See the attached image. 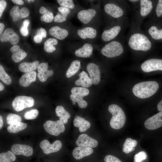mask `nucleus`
Here are the masks:
<instances>
[{
	"label": "nucleus",
	"instance_id": "052dcab7",
	"mask_svg": "<svg viewBox=\"0 0 162 162\" xmlns=\"http://www.w3.org/2000/svg\"><path fill=\"white\" fill-rule=\"evenodd\" d=\"M130 1H131V2H137V1H138V0H130Z\"/></svg>",
	"mask_w": 162,
	"mask_h": 162
},
{
	"label": "nucleus",
	"instance_id": "4468645a",
	"mask_svg": "<svg viewBox=\"0 0 162 162\" xmlns=\"http://www.w3.org/2000/svg\"><path fill=\"white\" fill-rule=\"evenodd\" d=\"M11 151L16 155H22L27 157L31 156L33 152V149L31 146L19 144L13 145L11 147Z\"/></svg>",
	"mask_w": 162,
	"mask_h": 162
},
{
	"label": "nucleus",
	"instance_id": "473e14b6",
	"mask_svg": "<svg viewBox=\"0 0 162 162\" xmlns=\"http://www.w3.org/2000/svg\"><path fill=\"white\" fill-rule=\"evenodd\" d=\"M39 12L40 14H43L40 17L42 21L49 23L51 22L54 19L52 13L50 12L44 6H42L40 8Z\"/></svg>",
	"mask_w": 162,
	"mask_h": 162
},
{
	"label": "nucleus",
	"instance_id": "ea45409f",
	"mask_svg": "<svg viewBox=\"0 0 162 162\" xmlns=\"http://www.w3.org/2000/svg\"><path fill=\"white\" fill-rule=\"evenodd\" d=\"M39 114L38 110L35 109H32L26 112L24 114V118L27 120H32L36 118Z\"/></svg>",
	"mask_w": 162,
	"mask_h": 162
},
{
	"label": "nucleus",
	"instance_id": "e433bc0d",
	"mask_svg": "<svg viewBox=\"0 0 162 162\" xmlns=\"http://www.w3.org/2000/svg\"><path fill=\"white\" fill-rule=\"evenodd\" d=\"M0 79L5 84L9 85L11 83V79L6 73L2 66L0 65Z\"/></svg>",
	"mask_w": 162,
	"mask_h": 162
},
{
	"label": "nucleus",
	"instance_id": "39448f33",
	"mask_svg": "<svg viewBox=\"0 0 162 162\" xmlns=\"http://www.w3.org/2000/svg\"><path fill=\"white\" fill-rule=\"evenodd\" d=\"M71 92L72 94L70 98L72 101L77 102L81 108L87 107V103L83 100V98L89 94V91L88 88L84 87H74L71 89Z\"/></svg>",
	"mask_w": 162,
	"mask_h": 162
},
{
	"label": "nucleus",
	"instance_id": "79ce46f5",
	"mask_svg": "<svg viewBox=\"0 0 162 162\" xmlns=\"http://www.w3.org/2000/svg\"><path fill=\"white\" fill-rule=\"evenodd\" d=\"M147 158V154L145 152H140L135 155L134 162H142L146 160Z\"/></svg>",
	"mask_w": 162,
	"mask_h": 162
},
{
	"label": "nucleus",
	"instance_id": "20e7f679",
	"mask_svg": "<svg viewBox=\"0 0 162 162\" xmlns=\"http://www.w3.org/2000/svg\"><path fill=\"white\" fill-rule=\"evenodd\" d=\"M102 54L108 58L118 56L124 52L123 46L119 42L113 41L106 44L101 49Z\"/></svg>",
	"mask_w": 162,
	"mask_h": 162
},
{
	"label": "nucleus",
	"instance_id": "2f4dec72",
	"mask_svg": "<svg viewBox=\"0 0 162 162\" xmlns=\"http://www.w3.org/2000/svg\"><path fill=\"white\" fill-rule=\"evenodd\" d=\"M80 66L81 62L80 61L78 60L73 61L66 72V76L70 78L74 75L78 71Z\"/></svg>",
	"mask_w": 162,
	"mask_h": 162
},
{
	"label": "nucleus",
	"instance_id": "412c9836",
	"mask_svg": "<svg viewBox=\"0 0 162 162\" xmlns=\"http://www.w3.org/2000/svg\"><path fill=\"white\" fill-rule=\"evenodd\" d=\"M77 34L83 39H86L87 38L94 39L97 36V32L94 28L87 27L78 30Z\"/></svg>",
	"mask_w": 162,
	"mask_h": 162
},
{
	"label": "nucleus",
	"instance_id": "37998d69",
	"mask_svg": "<svg viewBox=\"0 0 162 162\" xmlns=\"http://www.w3.org/2000/svg\"><path fill=\"white\" fill-rule=\"evenodd\" d=\"M105 162H122L118 158L112 155H107L104 158Z\"/></svg>",
	"mask_w": 162,
	"mask_h": 162
},
{
	"label": "nucleus",
	"instance_id": "f704fd0d",
	"mask_svg": "<svg viewBox=\"0 0 162 162\" xmlns=\"http://www.w3.org/2000/svg\"><path fill=\"white\" fill-rule=\"evenodd\" d=\"M16 159L14 154L10 151L0 154V162H12L15 161Z\"/></svg>",
	"mask_w": 162,
	"mask_h": 162
},
{
	"label": "nucleus",
	"instance_id": "f8f14e48",
	"mask_svg": "<svg viewBox=\"0 0 162 162\" xmlns=\"http://www.w3.org/2000/svg\"><path fill=\"white\" fill-rule=\"evenodd\" d=\"M86 69L89 74L92 84L94 85L98 84L100 79L99 66L93 63H89L87 65Z\"/></svg>",
	"mask_w": 162,
	"mask_h": 162
},
{
	"label": "nucleus",
	"instance_id": "b1692460",
	"mask_svg": "<svg viewBox=\"0 0 162 162\" xmlns=\"http://www.w3.org/2000/svg\"><path fill=\"white\" fill-rule=\"evenodd\" d=\"M50 34L60 40L65 39L68 34V31L59 26H55L52 27L49 30Z\"/></svg>",
	"mask_w": 162,
	"mask_h": 162
},
{
	"label": "nucleus",
	"instance_id": "6ab92c4d",
	"mask_svg": "<svg viewBox=\"0 0 162 162\" xmlns=\"http://www.w3.org/2000/svg\"><path fill=\"white\" fill-rule=\"evenodd\" d=\"M121 29L120 26H116L105 30L101 35L102 40L104 41H109L114 39L119 34Z\"/></svg>",
	"mask_w": 162,
	"mask_h": 162
},
{
	"label": "nucleus",
	"instance_id": "4be33fe9",
	"mask_svg": "<svg viewBox=\"0 0 162 162\" xmlns=\"http://www.w3.org/2000/svg\"><path fill=\"white\" fill-rule=\"evenodd\" d=\"M10 51L13 53L12 59L15 62H19L27 56V53L17 45L12 46L10 49Z\"/></svg>",
	"mask_w": 162,
	"mask_h": 162
},
{
	"label": "nucleus",
	"instance_id": "f257e3e1",
	"mask_svg": "<svg viewBox=\"0 0 162 162\" xmlns=\"http://www.w3.org/2000/svg\"><path fill=\"white\" fill-rule=\"evenodd\" d=\"M159 88L158 83L155 81L140 82L135 85L132 92L136 97L142 99L149 98L153 95Z\"/></svg>",
	"mask_w": 162,
	"mask_h": 162
},
{
	"label": "nucleus",
	"instance_id": "49530a36",
	"mask_svg": "<svg viewBox=\"0 0 162 162\" xmlns=\"http://www.w3.org/2000/svg\"><path fill=\"white\" fill-rule=\"evenodd\" d=\"M58 10L61 13V14L66 18L70 12L69 8L62 6L59 7Z\"/></svg>",
	"mask_w": 162,
	"mask_h": 162
},
{
	"label": "nucleus",
	"instance_id": "cd10ccee",
	"mask_svg": "<svg viewBox=\"0 0 162 162\" xmlns=\"http://www.w3.org/2000/svg\"><path fill=\"white\" fill-rule=\"evenodd\" d=\"M140 14L142 17L148 15L151 11L152 8V3L149 0H141L140 1Z\"/></svg>",
	"mask_w": 162,
	"mask_h": 162
},
{
	"label": "nucleus",
	"instance_id": "bb28decb",
	"mask_svg": "<svg viewBox=\"0 0 162 162\" xmlns=\"http://www.w3.org/2000/svg\"><path fill=\"white\" fill-rule=\"evenodd\" d=\"M39 62L35 61L32 62H23L20 64L19 70L22 72L27 73L33 71L37 69Z\"/></svg>",
	"mask_w": 162,
	"mask_h": 162
},
{
	"label": "nucleus",
	"instance_id": "ddd939ff",
	"mask_svg": "<svg viewBox=\"0 0 162 162\" xmlns=\"http://www.w3.org/2000/svg\"><path fill=\"white\" fill-rule=\"evenodd\" d=\"M76 143L78 146L91 148L96 147L98 145V142L96 140L84 134H82L79 136L76 141Z\"/></svg>",
	"mask_w": 162,
	"mask_h": 162
},
{
	"label": "nucleus",
	"instance_id": "423d86ee",
	"mask_svg": "<svg viewBox=\"0 0 162 162\" xmlns=\"http://www.w3.org/2000/svg\"><path fill=\"white\" fill-rule=\"evenodd\" d=\"M34 100L31 97L26 96H18L13 100L12 106L16 111L20 112L25 108L31 107L34 104Z\"/></svg>",
	"mask_w": 162,
	"mask_h": 162
},
{
	"label": "nucleus",
	"instance_id": "de8ad7c7",
	"mask_svg": "<svg viewBox=\"0 0 162 162\" xmlns=\"http://www.w3.org/2000/svg\"><path fill=\"white\" fill-rule=\"evenodd\" d=\"M53 20L56 22L61 23L65 21L66 19L61 14H58L55 16Z\"/></svg>",
	"mask_w": 162,
	"mask_h": 162
},
{
	"label": "nucleus",
	"instance_id": "4c0bfd02",
	"mask_svg": "<svg viewBox=\"0 0 162 162\" xmlns=\"http://www.w3.org/2000/svg\"><path fill=\"white\" fill-rule=\"evenodd\" d=\"M21 120V117L20 116L13 113L9 114L6 118L7 123L9 125L16 122H20Z\"/></svg>",
	"mask_w": 162,
	"mask_h": 162
},
{
	"label": "nucleus",
	"instance_id": "1a4fd4ad",
	"mask_svg": "<svg viewBox=\"0 0 162 162\" xmlns=\"http://www.w3.org/2000/svg\"><path fill=\"white\" fill-rule=\"evenodd\" d=\"M62 143L59 140L55 141L52 144L46 140H44L40 142V146L46 154L58 151L62 147Z\"/></svg>",
	"mask_w": 162,
	"mask_h": 162
},
{
	"label": "nucleus",
	"instance_id": "c9c22d12",
	"mask_svg": "<svg viewBox=\"0 0 162 162\" xmlns=\"http://www.w3.org/2000/svg\"><path fill=\"white\" fill-rule=\"evenodd\" d=\"M148 32L152 38L154 40L162 39V29L159 30L156 27L152 26L149 28Z\"/></svg>",
	"mask_w": 162,
	"mask_h": 162
},
{
	"label": "nucleus",
	"instance_id": "393cba45",
	"mask_svg": "<svg viewBox=\"0 0 162 162\" xmlns=\"http://www.w3.org/2000/svg\"><path fill=\"white\" fill-rule=\"evenodd\" d=\"M73 124L74 126L79 127V131L81 132L86 131L91 125L88 121L78 116H75L73 121Z\"/></svg>",
	"mask_w": 162,
	"mask_h": 162
},
{
	"label": "nucleus",
	"instance_id": "7ed1b4c3",
	"mask_svg": "<svg viewBox=\"0 0 162 162\" xmlns=\"http://www.w3.org/2000/svg\"><path fill=\"white\" fill-rule=\"evenodd\" d=\"M108 110L112 116L110 121L111 127L116 130L123 127L126 122V117L122 109L116 104H112L109 106Z\"/></svg>",
	"mask_w": 162,
	"mask_h": 162
},
{
	"label": "nucleus",
	"instance_id": "9d476101",
	"mask_svg": "<svg viewBox=\"0 0 162 162\" xmlns=\"http://www.w3.org/2000/svg\"><path fill=\"white\" fill-rule=\"evenodd\" d=\"M144 125L149 130H155L162 126V112L148 118L145 122Z\"/></svg>",
	"mask_w": 162,
	"mask_h": 162
},
{
	"label": "nucleus",
	"instance_id": "c85d7f7f",
	"mask_svg": "<svg viewBox=\"0 0 162 162\" xmlns=\"http://www.w3.org/2000/svg\"><path fill=\"white\" fill-rule=\"evenodd\" d=\"M55 112L57 116L59 117V120L64 124H66L68 122V119L70 117L69 113L65 110L62 106H57Z\"/></svg>",
	"mask_w": 162,
	"mask_h": 162
},
{
	"label": "nucleus",
	"instance_id": "13d9d810",
	"mask_svg": "<svg viewBox=\"0 0 162 162\" xmlns=\"http://www.w3.org/2000/svg\"><path fill=\"white\" fill-rule=\"evenodd\" d=\"M3 119L1 116H0V129H1L3 125Z\"/></svg>",
	"mask_w": 162,
	"mask_h": 162
},
{
	"label": "nucleus",
	"instance_id": "a19ab883",
	"mask_svg": "<svg viewBox=\"0 0 162 162\" xmlns=\"http://www.w3.org/2000/svg\"><path fill=\"white\" fill-rule=\"evenodd\" d=\"M57 2L61 6L69 9H74L75 6L72 0H57Z\"/></svg>",
	"mask_w": 162,
	"mask_h": 162
},
{
	"label": "nucleus",
	"instance_id": "9b49d317",
	"mask_svg": "<svg viewBox=\"0 0 162 162\" xmlns=\"http://www.w3.org/2000/svg\"><path fill=\"white\" fill-rule=\"evenodd\" d=\"M0 40L2 42L9 41L12 44L15 45L19 42V38L13 29L8 28L0 34Z\"/></svg>",
	"mask_w": 162,
	"mask_h": 162
},
{
	"label": "nucleus",
	"instance_id": "4d7b16f0",
	"mask_svg": "<svg viewBox=\"0 0 162 162\" xmlns=\"http://www.w3.org/2000/svg\"><path fill=\"white\" fill-rule=\"evenodd\" d=\"M4 28V25L2 23H0V34L2 33Z\"/></svg>",
	"mask_w": 162,
	"mask_h": 162
},
{
	"label": "nucleus",
	"instance_id": "09e8293b",
	"mask_svg": "<svg viewBox=\"0 0 162 162\" xmlns=\"http://www.w3.org/2000/svg\"><path fill=\"white\" fill-rule=\"evenodd\" d=\"M46 30L43 28H40L38 30L36 35H39L44 38L46 37Z\"/></svg>",
	"mask_w": 162,
	"mask_h": 162
},
{
	"label": "nucleus",
	"instance_id": "e2e57ef3",
	"mask_svg": "<svg viewBox=\"0 0 162 162\" xmlns=\"http://www.w3.org/2000/svg\"><path fill=\"white\" fill-rule=\"evenodd\" d=\"M27 1L29 3H30L31 1V0H27Z\"/></svg>",
	"mask_w": 162,
	"mask_h": 162
},
{
	"label": "nucleus",
	"instance_id": "58836bf2",
	"mask_svg": "<svg viewBox=\"0 0 162 162\" xmlns=\"http://www.w3.org/2000/svg\"><path fill=\"white\" fill-rule=\"evenodd\" d=\"M53 74V71L52 70H47L41 73H38L37 76L40 81L41 82H44L46 81L47 78L52 76Z\"/></svg>",
	"mask_w": 162,
	"mask_h": 162
},
{
	"label": "nucleus",
	"instance_id": "3c124183",
	"mask_svg": "<svg viewBox=\"0 0 162 162\" xmlns=\"http://www.w3.org/2000/svg\"><path fill=\"white\" fill-rule=\"evenodd\" d=\"M20 33L23 36H26L28 34V32L27 28L23 26L20 28Z\"/></svg>",
	"mask_w": 162,
	"mask_h": 162
},
{
	"label": "nucleus",
	"instance_id": "6e6552de",
	"mask_svg": "<svg viewBox=\"0 0 162 162\" xmlns=\"http://www.w3.org/2000/svg\"><path fill=\"white\" fill-rule=\"evenodd\" d=\"M141 67L145 72L162 70V59L152 58L146 60L141 64Z\"/></svg>",
	"mask_w": 162,
	"mask_h": 162
},
{
	"label": "nucleus",
	"instance_id": "c03bdc74",
	"mask_svg": "<svg viewBox=\"0 0 162 162\" xmlns=\"http://www.w3.org/2000/svg\"><path fill=\"white\" fill-rule=\"evenodd\" d=\"M48 64L47 63L42 62L39 64L37 69L38 73H43L47 70Z\"/></svg>",
	"mask_w": 162,
	"mask_h": 162
},
{
	"label": "nucleus",
	"instance_id": "a878e982",
	"mask_svg": "<svg viewBox=\"0 0 162 162\" xmlns=\"http://www.w3.org/2000/svg\"><path fill=\"white\" fill-rule=\"evenodd\" d=\"M79 76L80 78L75 82L76 85H81L85 88L90 87L92 85V83L91 80L85 72L82 71L79 74Z\"/></svg>",
	"mask_w": 162,
	"mask_h": 162
},
{
	"label": "nucleus",
	"instance_id": "0e129e2a",
	"mask_svg": "<svg viewBox=\"0 0 162 162\" xmlns=\"http://www.w3.org/2000/svg\"><path fill=\"white\" fill-rule=\"evenodd\" d=\"M31 1H32V2H34V0H31Z\"/></svg>",
	"mask_w": 162,
	"mask_h": 162
},
{
	"label": "nucleus",
	"instance_id": "2eb2a0df",
	"mask_svg": "<svg viewBox=\"0 0 162 162\" xmlns=\"http://www.w3.org/2000/svg\"><path fill=\"white\" fill-rule=\"evenodd\" d=\"M10 14L14 21H16L21 18L28 17L29 14V10L26 8L23 7L20 9L17 5L14 6L10 10Z\"/></svg>",
	"mask_w": 162,
	"mask_h": 162
},
{
	"label": "nucleus",
	"instance_id": "dca6fc26",
	"mask_svg": "<svg viewBox=\"0 0 162 162\" xmlns=\"http://www.w3.org/2000/svg\"><path fill=\"white\" fill-rule=\"evenodd\" d=\"M96 14V10L93 8L83 10L79 11L77 14L78 19L84 24L89 23Z\"/></svg>",
	"mask_w": 162,
	"mask_h": 162
},
{
	"label": "nucleus",
	"instance_id": "0eeeda50",
	"mask_svg": "<svg viewBox=\"0 0 162 162\" xmlns=\"http://www.w3.org/2000/svg\"><path fill=\"white\" fill-rule=\"evenodd\" d=\"M43 126L47 133L54 136H58L65 130L64 124L60 120H47L44 123Z\"/></svg>",
	"mask_w": 162,
	"mask_h": 162
},
{
	"label": "nucleus",
	"instance_id": "c756f323",
	"mask_svg": "<svg viewBox=\"0 0 162 162\" xmlns=\"http://www.w3.org/2000/svg\"><path fill=\"white\" fill-rule=\"evenodd\" d=\"M137 144L136 140L128 138L126 139L123 145L122 151L125 154H128L134 150V148Z\"/></svg>",
	"mask_w": 162,
	"mask_h": 162
},
{
	"label": "nucleus",
	"instance_id": "bf43d9fd",
	"mask_svg": "<svg viewBox=\"0 0 162 162\" xmlns=\"http://www.w3.org/2000/svg\"><path fill=\"white\" fill-rule=\"evenodd\" d=\"M4 88V87L3 85L1 82L0 83V91H2Z\"/></svg>",
	"mask_w": 162,
	"mask_h": 162
},
{
	"label": "nucleus",
	"instance_id": "7c9ffc66",
	"mask_svg": "<svg viewBox=\"0 0 162 162\" xmlns=\"http://www.w3.org/2000/svg\"><path fill=\"white\" fill-rule=\"evenodd\" d=\"M27 124L22 122H17L12 123L8 125V131L12 133H16L24 130L27 127Z\"/></svg>",
	"mask_w": 162,
	"mask_h": 162
},
{
	"label": "nucleus",
	"instance_id": "72a5a7b5",
	"mask_svg": "<svg viewBox=\"0 0 162 162\" xmlns=\"http://www.w3.org/2000/svg\"><path fill=\"white\" fill-rule=\"evenodd\" d=\"M58 41L56 39L54 38H49L47 39L44 44V49L47 52L51 53L56 50V48L53 45L57 44Z\"/></svg>",
	"mask_w": 162,
	"mask_h": 162
},
{
	"label": "nucleus",
	"instance_id": "a211bd4d",
	"mask_svg": "<svg viewBox=\"0 0 162 162\" xmlns=\"http://www.w3.org/2000/svg\"><path fill=\"white\" fill-rule=\"evenodd\" d=\"M93 151V149L90 147L78 146L73 150V156L75 159L80 160L91 154Z\"/></svg>",
	"mask_w": 162,
	"mask_h": 162
},
{
	"label": "nucleus",
	"instance_id": "a18cd8bd",
	"mask_svg": "<svg viewBox=\"0 0 162 162\" xmlns=\"http://www.w3.org/2000/svg\"><path fill=\"white\" fill-rule=\"evenodd\" d=\"M156 13L158 17H160L162 15V0L158 1L156 8Z\"/></svg>",
	"mask_w": 162,
	"mask_h": 162
},
{
	"label": "nucleus",
	"instance_id": "8fccbe9b",
	"mask_svg": "<svg viewBox=\"0 0 162 162\" xmlns=\"http://www.w3.org/2000/svg\"><path fill=\"white\" fill-rule=\"evenodd\" d=\"M7 3L5 1L3 0L0 1V17H1L3 13L6 8Z\"/></svg>",
	"mask_w": 162,
	"mask_h": 162
},
{
	"label": "nucleus",
	"instance_id": "680f3d73",
	"mask_svg": "<svg viewBox=\"0 0 162 162\" xmlns=\"http://www.w3.org/2000/svg\"><path fill=\"white\" fill-rule=\"evenodd\" d=\"M72 104L73 105H75V102H74L73 101Z\"/></svg>",
	"mask_w": 162,
	"mask_h": 162
},
{
	"label": "nucleus",
	"instance_id": "aec40b11",
	"mask_svg": "<svg viewBox=\"0 0 162 162\" xmlns=\"http://www.w3.org/2000/svg\"><path fill=\"white\" fill-rule=\"evenodd\" d=\"M93 50L92 46L90 44L87 43L76 50L75 53L77 57L86 58L90 57L92 55Z\"/></svg>",
	"mask_w": 162,
	"mask_h": 162
},
{
	"label": "nucleus",
	"instance_id": "5701e85b",
	"mask_svg": "<svg viewBox=\"0 0 162 162\" xmlns=\"http://www.w3.org/2000/svg\"><path fill=\"white\" fill-rule=\"evenodd\" d=\"M37 73L35 71L26 73L20 79V85L23 87L28 86L32 82H34L36 79Z\"/></svg>",
	"mask_w": 162,
	"mask_h": 162
},
{
	"label": "nucleus",
	"instance_id": "f03ea898",
	"mask_svg": "<svg viewBox=\"0 0 162 162\" xmlns=\"http://www.w3.org/2000/svg\"><path fill=\"white\" fill-rule=\"evenodd\" d=\"M130 47L135 50L146 51L151 48V42L144 34L135 33L131 36L128 42Z\"/></svg>",
	"mask_w": 162,
	"mask_h": 162
},
{
	"label": "nucleus",
	"instance_id": "864d4df0",
	"mask_svg": "<svg viewBox=\"0 0 162 162\" xmlns=\"http://www.w3.org/2000/svg\"><path fill=\"white\" fill-rule=\"evenodd\" d=\"M12 1L14 3L19 5H22L24 4L23 1L22 0H12Z\"/></svg>",
	"mask_w": 162,
	"mask_h": 162
},
{
	"label": "nucleus",
	"instance_id": "603ef678",
	"mask_svg": "<svg viewBox=\"0 0 162 162\" xmlns=\"http://www.w3.org/2000/svg\"><path fill=\"white\" fill-rule=\"evenodd\" d=\"M42 38L41 36L39 35H36L34 38V40L36 43H39L41 42Z\"/></svg>",
	"mask_w": 162,
	"mask_h": 162
},
{
	"label": "nucleus",
	"instance_id": "f3484780",
	"mask_svg": "<svg viewBox=\"0 0 162 162\" xmlns=\"http://www.w3.org/2000/svg\"><path fill=\"white\" fill-rule=\"evenodd\" d=\"M104 9L107 14L115 18L121 17L124 14L122 9L114 4H107L105 5Z\"/></svg>",
	"mask_w": 162,
	"mask_h": 162
},
{
	"label": "nucleus",
	"instance_id": "5fc2aeb1",
	"mask_svg": "<svg viewBox=\"0 0 162 162\" xmlns=\"http://www.w3.org/2000/svg\"><path fill=\"white\" fill-rule=\"evenodd\" d=\"M30 23L28 20H25L23 22L22 26L25 27L27 28Z\"/></svg>",
	"mask_w": 162,
	"mask_h": 162
},
{
	"label": "nucleus",
	"instance_id": "6e6d98bb",
	"mask_svg": "<svg viewBox=\"0 0 162 162\" xmlns=\"http://www.w3.org/2000/svg\"><path fill=\"white\" fill-rule=\"evenodd\" d=\"M157 108L159 111L162 112V100L158 104Z\"/></svg>",
	"mask_w": 162,
	"mask_h": 162
}]
</instances>
